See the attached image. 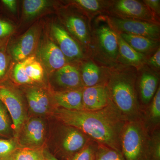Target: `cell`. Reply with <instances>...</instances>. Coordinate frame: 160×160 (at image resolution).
Segmentation results:
<instances>
[{"instance_id": "1", "label": "cell", "mask_w": 160, "mask_h": 160, "mask_svg": "<svg viewBox=\"0 0 160 160\" xmlns=\"http://www.w3.org/2000/svg\"><path fill=\"white\" fill-rule=\"evenodd\" d=\"M56 114L66 125L73 127L91 137L115 149L118 134L113 121L106 114L97 111L58 109Z\"/></svg>"}, {"instance_id": "2", "label": "cell", "mask_w": 160, "mask_h": 160, "mask_svg": "<svg viewBox=\"0 0 160 160\" xmlns=\"http://www.w3.org/2000/svg\"><path fill=\"white\" fill-rule=\"evenodd\" d=\"M130 69H117L112 72L108 90L118 108L130 114L136 109L137 97L134 86L135 75Z\"/></svg>"}, {"instance_id": "3", "label": "cell", "mask_w": 160, "mask_h": 160, "mask_svg": "<svg viewBox=\"0 0 160 160\" xmlns=\"http://www.w3.org/2000/svg\"><path fill=\"white\" fill-rule=\"evenodd\" d=\"M107 18L112 29L118 33L140 36L157 41L159 39L160 29L158 23L116 17Z\"/></svg>"}, {"instance_id": "4", "label": "cell", "mask_w": 160, "mask_h": 160, "mask_svg": "<svg viewBox=\"0 0 160 160\" xmlns=\"http://www.w3.org/2000/svg\"><path fill=\"white\" fill-rule=\"evenodd\" d=\"M111 9L117 16L116 17L158 23L154 14L143 2L136 0H118L115 1Z\"/></svg>"}, {"instance_id": "5", "label": "cell", "mask_w": 160, "mask_h": 160, "mask_svg": "<svg viewBox=\"0 0 160 160\" xmlns=\"http://www.w3.org/2000/svg\"><path fill=\"white\" fill-rule=\"evenodd\" d=\"M95 27V36L100 50L108 59L115 61L119 55L118 45L115 31L107 18L100 19Z\"/></svg>"}, {"instance_id": "6", "label": "cell", "mask_w": 160, "mask_h": 160, "mask_svg": "<svg viewBox=\"0 0 160 160\" xmlns=\"http://www.w3.org/2000/svg\"><path fill=\"white\" fill-rule=\"evenodd\" d=\"M123 153L126 160H144L145 140L142 131L136 124H129L122 136Z\"/></svg>"}, {"instance_id": "7", "label": "cell", "mask_w": 160, "mask_h": 160, "mask_svg": "<svg viewBox=\"0 0 160 160\" xmlns=\"http://www.w3.org/2000/svg\"><path fill=\"white\" fill-rule=\"evenodd\" d=\"M0 101L6 106L12 120L15 132L18 134L26 119V112L21 99L14 92L2 85L0 88Z\"/></svg>"}, {"instance_id": "8", "label": "cell", "mask_w": 160, "mask_h": 160, "mask_svg": "<svg viewBox=\"0 0 160 160\" xmlns=\"http://www.w3.org/2000/svg\"><path fill=\"white\" fill-rule=\"evenodd\" d=\"M40 30L32 26L9 48L10 57L15 61L22 62L31 56L39 39Z\"/></svg>"}, {"instance_id": "9", "label": "cell", "mask_w": 160, "mask_h": 160, "mask_svg": "<svg viewBox=\"0 0 160 160\" xmlns=\"http://www.w3.org/2000/svg\"><path fill=\"white\" fill-rule=\"evenodd\" d=\"M38 56L45 67L50 71H57L66 65V58L61 49L49 39H46L42 43Z\"/></svg>"}, {"instance_id": "10", "label": "cell", "mask_w": 160, "mask_h": 160, "mask_svg": "<svg viewBox=\"0 0 160 160\" xmlns=\"http://www.w3.org/2000/svg\"><path fill=\"white\" fill-rule=\"evenodd\" d=\"M46 133L45 123L39 118H32L24 125L20 138L22 146L38 148L44 143Z\"/></svg>"}, {"instance_id": "11", "label": "cell", "mask_w": 160, "mask_h": 160, "mask_svg": "<svg viewBox=\"0 0 160 160\" xmlns=\"http://www.w3.org/2000/svg\"><path fill=\"white\" fill-rule=\"evenodd\" d=\"M52 32L66 58L75 60L83 58L82 51L79 44L62 27L59 25H53Z\"/></svg>"}, {"instance_id": "12", "label": "cell", "mask_w": 160, "mask_h": 160, "mask_svg": "<svg viewBox=\"0 0 160 160\" xmlns=\"http://www.w3.org/2000/svg\"><path fill=\"white\" fill-rule=\"evenodd\" d=\"M108 101V89L101 85L86 87L82 92L84 110L97 111L107 105Z\"/></svg>"}, {"instance_id": "13", "label": "cell", "mask_w": 160, "mask_h": 160, "mask_svg": "<svg viewBox=\"0 0 160 160\" xmlns=\"http://www.w3.org/2000/svg\"><path fill=\"white\" fill-rule=\"evenodd\" d=\"M55 80L58 85L69 90L78 89L82 84L78 69L75 66L69 64L56 71Z\"/></svg>"}, {"instance_id": "14", "label": "cell", "mask_w": 160, "mask_h": 160, "mask_svg": "<svg viewBox=\"0 0 160 160\" xmlns=\"http://www.w3.org/2000/svg\"><path fill=\"white\" fill-rule=\"evenodd\" d=\"M53 98L63 109L69 110H84L82 92L79 89L55 92Z\"/></svg>"}, {"instance_id": "15", "label": "cell", "mask_w": 160, "mask_h": 160, "mask_svg": "<svg viewBox=\"0 0 160 160\" xmlns=\"http://www.w3.org/2000/svg\"><path fill=\"white\" fill-rule=\"evenodd\" d=\"M65 23L69 32L83 45L88 46L90 45L89 28L82 18L77 15L69 16L66 18Z\"/></svg>"}, {"instance_id": "16", "label": "cell", "mask_w": 160, "mask_h": 160, "mask_svg": "<svg viewBox=\"0 0 160 160\" xmlns=\"http://www.w3.org/2000/svg\"><path fill=\"white\" fill-rule=\"evenodd\" d=\"M118 45L119 54L124 62L134 67H140L146 62L144 55L135 51L115 32Z\"/></svg>"}, {"instance_id": "17", "label": "cell", "mask_w": 160, "mask_h": 160, "mask_svg": "<svg viewBox=\"0 0 160 160\" xmlns=\"http://www.w3.org/2000/svg\"><path fill=\"white\" fill-rule=\"evenodd\" d=\"M129 46L138 52L144 55L158 47V41L135 35L118 33Z\"/></svg>"}, {"instance_id": "18", "label": "cell", "mask_w": 160, "mask_h": 160, "mask_svg": "<svg viewBox=\"0 0 160 160\" xmlns=\"http://www.w3.org/2000/svg\"><path fill=\"white\" fill-rule=\"evenodd\" d=\"M27 99L29 108L37 114H44L49 108V98L44 91L41 89H29L27 93Z\"/></svg>"}, {"instance_id": "19", "label": "cell", "mask_w": 160, "mask_h": 160, "mask_svg": "<svg viewBox=\"0 0 160 160\" xmlns=\"http://www.w3.org/2000/svg\"><path fill=\"white\" fill-rule=\"evenodd\" d=\"M86 139L82 132L76 128L68 129L63 138L62 146L65 151L70 153L81 150L85 146Z\"/></svg>"}, {"instance_id": "20", "label": "cell", "mask_w": 160, "mask_h": 160, "mask_svg": "<svg viewBox=\"0 0 160 160\" xmlns=\"http://www.w3.org/2000/svg\"><path fill=\"white\" fill-rule=\"evenodd\" d=\"M158 83L157 77L152 72H143L140 81L141 98L144 103H148L155 94Z\"/></svg>"}, {"instance_id": "21", "label": "cell", "mask_w": 160, "mask_h": 160, "mask_svg": "<svg viewBox=\"0 0 160 160\" xmlns=\"http://www.w3.org/2000/svg\"><path fill=\"white\" fill-rule=\"evenodd\" d=\"M82 82L86 87L97 85L102 75L101 69L92 61H89L83 64L81 73Z\"/></svg>"}, {"instance_id": "22", "label": "cell", "mask_w": 160, "mask_h": 160, "mask_svg": "<svg viewBox=\"0 0 160 160\" xmlns=\"http://www.w3.org/2000/svg\"><path fill=\"white\" fill-rule=\"evenodd\" d=\"M25 71L27 76L33 82H40L42 80L44 69L42 64L34 56H31L27 58Z\"/></svg>"}, {"instance_id": "23", "label": "cell", "mask_w": 160, "mask_h": 160, "mask_svg": "<svg viewBox=\"0 0 160 160\" xmlns=\"http://www.w3.org/2000/svg\"><path fill=\"white\" fill-rule=\"evenodd\" d=\"M46 0H25L23 2V12L26 18H31L39 14L49 6Z\"/></svg>"}, {"instance_id": "24", "label": "cell", "mask_w": 160, "mask_h": 160, "mask_svg": "<svg viewBox=\"0 0 160 160\" xmlns=\"http://www.w3.org/2000/svg\"><path fill=\"white\" fill-rule=\"evenodd\" d=\"M13 160H46L44 151L36 148H25L16 151L12 155Z\"/></svg>"}, {"instance_id": "25", "label": "cell", "mask_w": 160, "mask_h": 160, "mask_svg": "<svg viewBox=\"0 0 160 160\" xmlns=\"http://www.w3.org/2000/svg\"><path fill=\"white\" fill-rule=\"evenodd\" d=\"M73 2L90 14H96L102 12L106 8V2L98 0H76Z\"/></svg>"}, {"instance_id": "26", "label": "cell", "mask_w": 160, "mask_h": 160, "mask_svg": "<svg viewBox=\"0 0 160 160\" xmlns=\"http://www.w3.org/2000/svg\"><path fill=\"white\" fill-rule=\"evenodd\" d=\"M6 106L0 101V137L7 138L11 133V123Z\"/></svg>"}, {"instance_id": "27", "label": "cell", "mask_w": 160, "mask_h": 160, "mask_svg": "<svg viewBox=\"0 0 160 160\" xmlns=\"http://www.w3.org/2000/svg\"><path fill=\"white\" fill-rule=\"evenodd\" d=\"M11 57L6 49V47L0 48V86L5 81L10 72Z\"/></svg>"}, {"instance_id": "28", "label": "cell", "mask_w": 160, "mask_h": 160, "mask_svg": "<svg viewBox=\"0 0 160 160\" xmlns=\"http://www.w3.org/2000/svg\"><path fill=\"white\" fill-rule=\"evenodd\" d=\"M17 148L14 140L0 138V160H9L16 151Z\"/></svg>"}, {"instance_id": "29", "label": "cell", "mask_w": 160, "mask_h": 160, "mask_svg": "<svg viewBox=\"0 0 160 160\" xmlns=\"http://www.w3.org/2000/svg\"><path fill=\"white\" fill-rule=\"evenodd\" d=\"M14 31V26L11 23L0 18V48L6 47L9 38Z\"/></svg>"}, {"instance_id": "30", "label": "cell", "mask_w": 160, "mask_h": 160, "mask_svg": "<svg viewBox=\"0 0 160 160\" xmlns=\"http://www.w3.org/2000/svg\"><path fill=\"white\" fill-rule=\"evenodd\" d=\"M27 62V58L16 65L13 70V77L16 82L19 84H31L33 82L26 75L25 66Z\"/></svg>"}, {"instance_id": "31", "label": "cell", "mask_w": 160, "mask_h": 160, "mask_svg": "<svg viewBox=\"0 0 160 160\" xmlns=\"http://www.w3.org/2000/svg\"><path fill=\"white\" fill-rule=\"evenodd\" d=\"M94 151L91 146L86 147L76 153L72 160H94Z\"/></svg>"}, {"instance_id": "32", "label": "cell", "mask_w": 160, "mask_h": 160, "mask_svg": "<svg viewBox=\"0 0 160 160\" xmlns=\"http://www.w3.org/2000/svg\"><path fill=\"white\" fill-rule=\"evenodd\" d=\"M151 114L155 119L160 117V89L159 87L155 95L151 107Z\"/></svg>"}, {"instance_id": "33", "label": "cell", "mask_w": 160, "mask_h": 160, "mask_svg": "<svg viewBox=\"0 0 160 160\" xmlns=\"http://www.w3.org/2000/svg\"><path fill=\"white\" fill-rule=\"evenodd\" d=\"M98 160H122L119 154L112 149H105L100 153Z\"/></svg>"}, {"instance_id": "34", "label": "cell", "mask_w": 160, "mask_h": 160, "mask_svg": "<svg viewBox=\"0 0 160 160\" xmlns=\"http://www.w3.org/2000/svg\"><path fill=\"white\" fill-rule=\"evenodd\" d=\"M143 3L150 9L155 16L159 17L160 13V0H145Z\"/></svg>"}, {"instance_id": "35", "label": "cell", "mask_w": 160, "mask_h": 160, "mask_svg": "<svg viewBox=\"0 0 160 160\" xmlns=\"http://www.w3.org/2000/svg\"><path fill=\"white\" fill-rule=\"evenodd\" d=\"M148 64L154 69L159 70L160 68V49L158 48L154 54L149 58Z\"/></svg>"}, {"instance_id": "36", "label": "cell", "mask_w": 160, "mask_h": 160, "mask_svg": "<svg viewBox=\"0 0 160 160\" xmlns=\"http://www.w3.org/2000/svg\"><path fill=\"white\" fill-rule=\"evenodd\" d=\"M2 2L12 12H16L17 10V2L14 0H2Z\"/></svg>"}, {"instance_id": "37", "label": "cell", "mask_w": 160, "mask_h": 160, "mask_svg": "<svg viewBox=\"0 0 160 160\" xmlns=\"http://www.w3.org/2000/svg\"><path fill=\"white\" fill-rule=\"evenodd\" d=\"M44 154L46 160H59L47 151H44Z\"/></svg>"}, {"instance_id": "38", "label": "cell", "mask_w": 160, "mask_h": 160, "mask_svg": "<svg viewBox=\"0 0 160 160\" xmlns=\"http://www.w3.org/2000/svg\"><path fill=\"white\" fill-rule=\"evenodd\" d=\"M9 160H13V158H12V157Z\"/></svg>"}, {"instance_id": "39", "label": "cell", "mask_w": 160, "mask_h": 160, "mask_svg": "<svg viewBox=\"0 0 160 160\" xmlns=\"http://www.w3.org/2000/svg\"><path fill=\"white\" fill-rule=\"evenodd\" d=\"M2 86H0V88H1V87H2Z\"/></svg>"}]
</instances>
